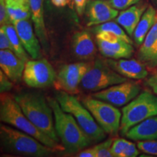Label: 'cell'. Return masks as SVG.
<instances>
[{"instance_id":"d4e9b609","label":"cell","mask_w":157,"mask_h":157,"mask_svg":"<svg viewBox=\"0 0 157 157\" xmlns=\"http://www.w3.org/2000/svg\"><path fill=\"white\" fill-rule=\"evenodd\" d=\"M119 25H118L115 22L108 21V22L96 25V27L94 28L93 31L95 34L101 32V31H110V32L113 33V34L117 35L122 40L132 44L133 42L132 39L129 38V36L124 31V29L121 26H119Z\"/></svg>"},{"instance_id":"4dcf8cb0","label":"cell","mask_w":157,"mask_h":157,"mask_svg":"<svg viewBox=\"0 0 157 157\" xmlns=\"http://www.w3.org/2000/svg\"><path fill=\"white\" fill-rule=\"evenodd\" d=\"M12 23L10 18L8 12L5 0H0V24L1 25L10 24Z\"/></svg>"},{"instance_id":"44dd1931","label":"cell","mask_w":157,"mask_h":157,"mask_svg":"<svg viewBox=\"0 0 157 157\" xmlns=\"http://www.w3.org/2000/svg\"><path fill=\"white\" fill-rule=\"evenodd\" d=\"M147 6L145 5L131 6L121 11L116 17V21L122 26L129 36H132Z\"/></svg>"},{"instance_id":"52a82bcc","label":"cell","mask_w":157,"mask_h":157,"mask_svg":"<svg viewBox=\"0 0 157 157\" xmlns=\"http://www.w3.org/2000/svg\"><path fill=\"white\" fill-rule=\"evenodd\" d=\"M127 80L126 77L117 73L105 60L96 59L91 63L89 69L84 74L81 86L88 91L98 92Z\"/></svg>"},{"instance_id":"f546056e","label":"cell","mask_w":157,"mask_h":157,"mask_svg":"<svg viewBox=\"0 0 157 157\" xmlns=\"http://www.w3.org/2000/svg\"><path fill=\"white\" fill-rule=\"evenodd\" d=\"M12 82H13L1 70L0 71V92H1V94L10 91L13 86Z\"/></svg>"},{"instance_id":"3957f363","label":"cell","mask_w":157,"mask_h":157,"mask_svg":"<svg viewBox=\"0 0 157 157\" xmlns=\"http://www.w3.org/2000/svg\"><path fill=\"white\" fill-rule=\"evenodd\" d=\"M0 119L4 123L31 135L43 144L58 151V152L65 151V148L63 145L44 134L29 120V118L23 113L14 97L12 98L5 93H3V95L2 94L1 96Z\"/></svg>"},{"instance_id":"e0dca14e","label":"cell","mask_w":157,"mask_h":157,"mask_svg":"<svg viewBox=\"0 0 157 157\" xmlns=\"http://www.w3.org/2000/svg\"><path fill=\"white\" fill-rule=\"evenodd\" d=\"M98 50L101 55L110 59L130 58L134 53V48L132 44L125 42L122 39L116 42L96 39Z\"/></svg>"},{"instance_id":"d6a6232c","label":"cell","mask_w":157,"mask_h":157,"mask_svg":"<svg viewBox=\"0 0 157 157\" xmlns=\"http://www.w3.org/2000/svg\"><path fill=\"white\" fill-rule=\"evenodd\" d=\"M145 84L152 90L153 93L157 95V71L146 78Z\"/></svg>"},{"instance_id":"f1b7e54d","label":"cell","mask_w":157,"mask_h":157,"mask_svg":"<svg viewBox=\"0 0 157 157\" xmlns=\"http://www.w3.org/2000/svg\"><path fill=\"white\" fill-rule=\"evenodd\" d=\"M140 0H109V3L111 7L118 10H124L131 6L136 5Z\"/></svg>"},{"instance_id":"9a60e30c","label":"cell","mask_w":157,"mask_h":157,"mask_svg":"<svg viewBox=\"0 0 157 157\" xmlns=\"http://www.w3.org/2000/svg\"><path fill=\"white\" fill-rule=\"evenodd\" d=\"M25 62L9 50H0V67L13 82H19L23 78Z\"/></svg>"},{"instance_id":"74e56055","label":"cell","mask_w":157,"mask_h":157,"mask_svg":"<svg viewBox=\"0 0 157 157\" xmlns=\"http://www.w3.org/2000/svg\"><path fill=\"white\" fill-rule=\"evenodd\" d=\"M156 17H157V10H156Z\"/></svg>"},{"instance_id":"ac0fdd59","label":"cell","mask_w":157,"mask_h":157,"mask_svg":"<svg viewBox=\"0 0 157 157\" xmlns=\"http://www.w3.org/2000/svg\"><path fill=\"white\" fill-rule=\"evenodd\" d=\"M72 51L76 58L88 60L95 56L96 47L93 39L87 31H78L72 37Z\"/></svg>"},{"instance_id":"d590c367","label":"cell","mask_w":157,"mask_h":157,"mask_svg":"<svg viewBox=\"0 0 157 157\" xmlns=\"http://www.w3.org/2000/svg\"><path fill=\"white\" fill-rule=\"evenodd\" d=\"M51 3L56 7H63L70 3L71 0H50Z\"/></svg>"},{"instance_id":"30bf717a","label":"cell","mask_w":157,"mask_h":157,"mask_svg":"<svg viewBox=\"0 0 157 157\" xmlns=\"http://www.w3.org/2000/svg\"><path fill=\"white\" fill-rule=\"evenodd\" d=\"M92 62H79L62 66L56 75L54 86L57 90H63L74 95L78 93L84 74L89 69Z\"/></svg>"},{"instance_id":"7402d4cb","label":"cell","mask_w":157,"mask_h":157,"mask_svg":"<svg viewBox=\"0 0 157 157\" xmlns=\"http://www.w3.org/2000/svg\"><path fill=\"white\" fill-rule=\"evenodd\" d=\"M156 10L151 5H149L143 14L133 34V38L137 46L143 44L147 34L156 22Z\"/></svg>"},{"instance_id":"277c9868","label":"cell","mask_w":157,"mask_h":157,"mask_svg":"<svg viewBox=\"0 0 157 157\" xmlns=\"http://www.w3.org/2000/svg\"><path fill=\"white\" fill-rule=\"evenodd\" d=\"M0 139L4 150L13 154L33 157H46L58 152L43 144L31 135L5 124L0 127Z\"/></svg>"},{"instance_id":"5b68a950","label":"cell","mask_w":157,"mask_h":157,"mask_svg":"<svg viewBox=\"0 0 157 157\" xmlns=\"http://www.w3.org/2000/svg\"><path fill=\"white\" fill-rule=\"evenodd\" d=\"M56 99L65 112L73 115L93 142H100L105 138L106 133L99 126L89 110L75 96L63 90H58L56 93Z\"/></svg>"},{"instance_id":"8992f818","label":"cell","mask_w":157,"mask_h":157,"mask_svg":"<svg viewBox=\"0 0 157 157\" xmlns=\"http://www.w3.org/2000/svg\"><path fill=\"white\" fill-rule=\"evenodd\" d=\"M120 134L124 136L129 129L148 118L157 115V96L143 92L121 109Z\"/></svg>"},{"instance_id":"e575fe53","label":"cell","mask_w":157,"mask_h":157,"mask_svg":"<svg viewBox=\"0 0 157 157\" xmlns=\"http://www.w3.org/2000/svg\"><path fill=\"white\" fill-rule=\"evenodd\" d=\"M78 157H97V153L94 147H92L90 148H87L85 150L82 151L77 154Z\"/></svg>"},{"instance_id":"6da1fadb","label":"cell","mask_w":157,"mask_h":157,"mask_svg":"<svg viewBox=\"0 0 157 157\" xmlns=\"http://www.w3.org/2000/svg\"><path fill=\"white\" fill-rule=\"evenodd\" d=\"M47 99L53 111L55 127L66 154H75L94 143L73 115L65 112L56 99L51 97Z\"/></svg>"},{"instance_id":"4316f807","label":"cell","mask_w":157,"mask_h":157,"mask_svg":"<svg viewBox=\"0 0 157 157\" xmlns=\"http://www.w3.org/2000/svg\"><path fill=\"white\" fill-rule=\"evenodd\" d=\"M113 142V139L109 138L94 146L97 153V157H113V155L111 151Z\"/></svg>"},{"instance_id":"d6986e66","label":"cell","mask_w":157,"mask_h":157,"mask_svg":"<svg viewBox=\"0 0 157 157\" xmlns=\"http://www.w3.org/2000/svg\"><path fill=\"white\" fill-rule=\"evenodd\" d=\"M125 136L135 141L157 140V115L132 127Z\"/></svg>"},{"instance_id":"484cf974","label":"cell","mask_w":157,"mask_h":157,"mask_svg":"<svg viewBox=\"0 0 157 157\" xmlns=\"http://www.w3.org/2000/svg\"><path fill=\"white\" fill-rule=\"evenodd\" d=\"M130 143V141L127 140L126 139H114L112 146H111V151H112L113 157H123Z\"/></svg>"},{"instance_id":"83f0119b","label":"cell","mask_w":157,"mask_h":157,"mask_svg":"<svg viewBox=\"0 0 157 157\" xmlns=\"http://www.w3.org/2000/svg\"><path fill=\"white\" fill-rule=\"evenodd\" d=\"M137 146L139 150L145 154L157 156V140H140L137 142Z\"/></svg>"},{"instance_id":"ba28073f","label":"cell","mask_w":157,"mask_h":157,"mask_svg":"<svg viewBox=\"0 0 157 157\" xmlns=\"http://www.w3.org/2000/svg\"><path fill=\"white\" fill-rule=\"evenodd\" d=\"M84 105L90 111L94 119L105 133L116 136L120 130L122 113L112 104L94 97L84 98Z\"/></svg>"},{"instance_id":"9c48e42d","label":"cell","mask_w":157,"mask_h":157,"mask_svg":"<svg viewBox=\"0 0 157 157\" xmlns=\"http://www.w3.org/2000/svg\"><path fill=\"white\" fill-rule=\"evenodd\" d=\"M56 74L46 59H34L25 63L23 80L29 87L45 88L54 84Z\"/></svg>"},{"instance_id":"8d00e7d4","label":"cell","mask_w":157,"mask_h":157,"mask_svg":"<svg viewBox=\"0 0 157 157\" xmlns=\"http://www.w3.org/2000/svg\"><path fill=\"white\" fill-rule=\"evenodd\" d=\"M151 1L153 2H154V3L157 4V0H151Z\"/></svg>"},{"instance_id":"5bb4252c","label":"cell","mask_w":157,"mask_h":157,"mask_svg":"<svg viewBox=\"0 0 157 157\" xmlns=\"http://www.w3.org/2000/svg\"><path fill=\"white\" fill-rule=\"evenodd\" d=\"M106 63L121 76L132 79H143L148 76L146 66L140 60L135 59H107Z\"/></svg>"},{"instance_id":"7a4b0ae2","label":"cell","mask_w":157,"mask_h":157,"mask_svg":"<svg viewBox=\"0 0 157 157\" xmlns=\"http://www.w3.org/2000/svg\"><path fill=\"white\" fill-rule=\"evenodd\" d=\"M29 119L48 136L60 143L53 120V111L44 96L37 93H21L14 96Z\"/></svg>"},{"instance_id":"ffe728a7","label":"cell","mask_w":157,"mask_h":157,"mask_svg":"<svg viewBox=\"0 0 157 157\" xmlns=\"http://www.w3.org/2000/svg\"><path fill=\"white\" fill-rule=\"evenodd\" d=\"M44 0H30L31 19L34 23L35 33L45 50L49 49V40L43 13Z\"/></svg>"},{"instance_id":"7c38bea8","label":"cell","mask_w":157,"mask_h":157,"mask_svg":"<svg viewBox=\"0 0 157 157\" xmlns=\"http://www.w3.org/2000/svg\"><path fill=\"white\" fill-rule=\"evenodd\" d=\"M16 29L23 48L32 59L42 58V48L36 33L28 19L17 20L12 22Z\"/></svg>"},{"instance_id":"4fadbf2b","label":"cell","mask_w":157,"mask_h":157,"mask_svg":"<svg viewBox=\"0 0 157 157\" xmlns=\"http://www.w3.org/2000/svg\"><path fill=\"white\" fill-rule=\"evenodd\" d=\"M85 13L88 19L87 26H93L116 18L119 15V11L111 7L109 2L92 0L87 3Z\"/></svg>"},{"instance_id":"8fae6325","label":"cell","mask_w":157,"mask_h":157,"mask_svg":"<svg viewBox=\"0 0 157 157\" xmlns=\"http://www.w3.org/2000/svg\"><path fill=\"white\" fill-rule=\"evenodd\" d=\"M140 91V87L138 84L124 82L96 92L92 96L112 104L114 106L121 107L132 101L139 95Z\"/></svg>"},{"instance_id":"603a6c76","label":"cell","mask_w":157,"mask_h":157,"mask_svg":"<svg viewBox=\"0 0 157 157\" xmlns=\"http://www.w3.org/2000/svg\"><path fill=\"white\" fill-rule=\"evenodd\" d=\"M11 22L29 19L31 16L30 0H5Z\"/></svg>"},{"instance_id":"2e32d148","label":"cell","mask_w":157,"mask_h":157,"mask_svg":"<svg viewBox=\"0 0 157 157\" xmlns=\"http://www.w3.org/2000/svg\"><path fill=\"white\" fill-rule=\"evenodd\" d=\"M137 57L146 67L152 69L157 67V18L140 45Z\"/></svg>"},{"instance_id":"1f68e13d","label":"cell","mask_w":157,"mask_h":157,"mask_svg":"<svg viewBox=\"0 0 157 157\" xmlns=\"http://www.w3.org/2000/svg\"><path fill=\"white\" fill-rule=\"evenodd\" d=\"M0 50H9L13 52L10 40L2 28H0Z\"/></svg>"},{"instance_id":"836d02e7","label":"cell","mask_w":157,"mask_h":157,"mask_svg":"<svg viewBox=\"0 0 157 157\" xmlns=\"http://www.w3.org/2000/svg\"><path fill=\"white\" fill-rule=\"evenodd\" d=\"M88 2H89V0H74L76 12L78 15H82L84 12H85Z\"/></svg>"},{"instance_id":"cb8c5ba5","label":"cell","mask_w":157,"mask_h":157,"mask_svg":"<svg viewBox=\"0 0 157 157\" xmlns=\"http://www.w3.org/2000/svg\"><path fill=\"white\" fill-rule=\"evenodd\" d=\"M1 28H2L8 36L10 40L12 43L13 48V52L17 57H19L21 60H24L26 63L29 60L28 53H26L25 48H23L22 42H21L20 37L17 34L16 29L13 23L1 25Z\"/></svg>"}]
</instances>
